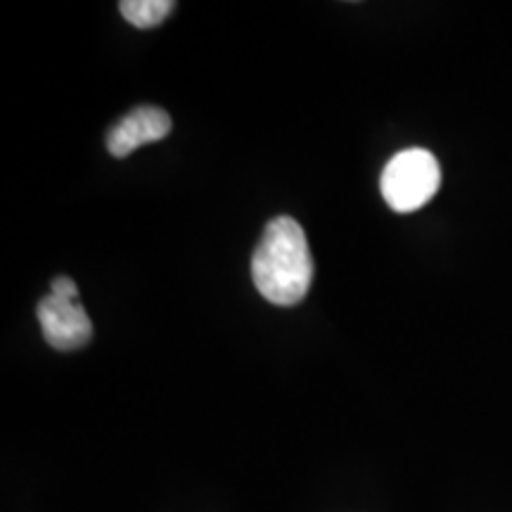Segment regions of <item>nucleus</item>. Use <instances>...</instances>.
<instances>
[{"label": "nucleus", "mask_w": 512, "mask_h": 512, "mask_svg": "<svg viewBox=\"0 0 512 512\" xmlns=\"http://www.w3.org/2000/svg\"><path fill=\"white\" fill-rule=\"evenodd\" d=\"M43 339L57 351H76L91 342L93 325L79 302H64L55 294H46L36 309Z\"/></svg>", "instance_id": "3"}, {"label": "nucleus", "mask_w": 512, "mask_h": 512, "mask_svg": "<svg viewBox=\"0 0 512 512\" xmlns=\"http://www.w3.org/2000/svg\"><path fill=\"white\" fill-rule=\"evenodd\" d=\"M441 169L430 150L411 147L389 159L380 178L384 202L399 214H411L425 207L437 195Z\"/></svg>", "instance_id": "2"}, {"label": "nucleus", "mask_w": 512, "mask_h": 512, "mask_svg": "<svg viewBox=\"0 0 512 512\" xmlns=\"http://www.w3.org/2000/svg\"><path fill=\"white\" fill-rule=\"evenodd\" d=\"M50 294H55L57 299H64V302H79V287H76L69 275L55 278L53 285H50Z\"/></svg>", "instance_id": "6"}, {"label": "nucleus", "mask_w": 512, "mask_h": 512, "mask_svg": "<svg viewBox=\"0 0 512 512\" xmlns=\"http://www.w3.org/2000/svg\"><path fill=\"white\" fill-rule=\"evenodd\" d=\"M176 8L174 0H124L119 12L138 29H152L162 24Z\"/></svg>", "instance_id": "5"}, {"label": "nucleus", "mask_w": 512, "mask_h": 512, "mask_svg": "<svg viewBox=\"0 0 512 512\" xmlns=\"http://www.w3.org/2000/svg\"><path fill=\"white\" fill-rule=\"evenodd\" d=\"M171 117L164 110L152 105H140L133 112H128L124 119L117 121L107 133V150L114 157L124 159L133 150L147 143H157L169 136Z\"/></svg>", "instance_id": "4"}, {"label": "nucleus", "mask_w": 512, "mask_h": 512, "mask_svg": "<svg viewBox=\"0 0 512 512\" xmlns=\"http://www.w3.org/2000/svg\"><path fill=\"white\" fill-rule=\"evenodd\" d=\"M252 280L266 302L294 306L309 294L313 256L304 228L290 216L268 221L252 256Z\"/></svg>", "instance_id": "1"}]
</instances>
